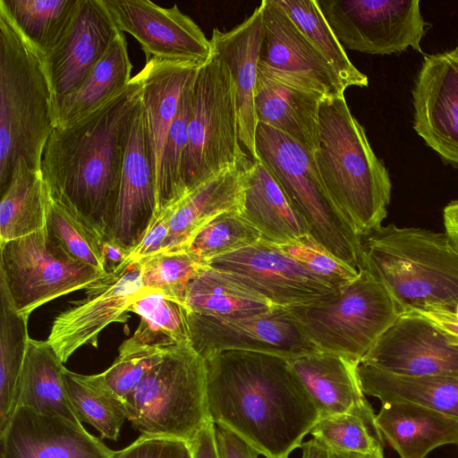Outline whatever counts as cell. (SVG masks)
I'll return each instance as SVG.
<instances>
[{"mask_svg": "<svg viewBox=\"0 0 458 458\" xmlns=\"http://www.w3.org/2000/svg\"><path fill=\"white\" fill-rule=\"evenodd\" d=\"M141 90L138 73L90 111L55 127L43 149L40 171L51 197L102 241L111 237Z\"/></svg>", "mask_w": 458, "mask_h": 458, "instance_id": "1", "label": "cell"}, {"mask_svg": "<svg viewBox=\"0 0 458 458\" xmlns=\"http://www.w3.org/2000/svg\"><path fill=\"white\" fill-rule=\"evenodd\" d=\"M208 415L266 458H289L318 420L288 359L225 351L205 360Z\"/></svg>", "mask_w": 458, "mask_h": 458, "instance_id": "2", "label": "cell"}, {"mask_svg": "<svg viewBox=\"0 0 458 458\" xmlns=\"http://www.w3.org/2000/svg\"><path fill=\"white\" fill-rule=\"evenodd\" d=\"M55 127V107L43 55L0 8V193L19 162L40 170Z\"/></svg>", "mask_w": 458, "mask_h": 458, "instance_id": "3", "label": "cell"}, {"mask_svg": "<svg viewBox=\"0 0 458 458\" xmlns=\"http://www.w3.org/2000/svg\"><path fill=\"white\" fill-rule=\"evenodd\" d=\"M314 159L327 192L361 238L382 226L391 199L389 174L344 96L320 104Z\"/></svg>", "mask_w": 458, "mask_h": 458, "instance_id": "4", "label": "cell"}, {"mask_svg": "<svg viewBox=\"0 0 458 458\" xmlns=\"http://www.w3.org/2000/svg\"><path fill=\"white\" fill-rule=\"evenodd\" d=\"M363 238L364 268L386 286L403 314L454 312L458 250L445 232L390 224Z\"/></svg>", "mask_w": 458, "mask_h": 458, "instance_id": "5", "label": "cell"}, {"mask_svg": "<svg viewBox=\"0 0 458 458\" xmlns=\"http://www.w3.org/2000/svg\"><path fill=\"white\" fill-rule=\"evenodd\" d=\"M255 144L259 159L304 219L310 234L344 263L358 271L363 269L362 238L327 192L314 155L261 123L257 126Z\"/></svg>", "mask_w": 458, "mask_h": 458, "instance_id": "6", "label": "cell"}, {"mask_svg": "<svg viewBox=\"0 0 458 458\" xmlns=\"http://www.w3.org/2000/svg\"><path fill=\"white\" fill-rule=\"evenodd\" d=\"M122 403L141 435L190 444L211 420L205 359L191 344L168 352Z\"/></svg>", "mask_w": 458, "mask_h": 458, "instance_id": "7", "label": "cell"}, {"mask_svg": "<svg viewBox=\"0 0 458 458\" xmlns=\"http://www.w3.org/2000/svg\"><path fill=\"white\" fill-rule=\"evenodd\" d=\"M235 86L224 60L212 50L194 76L188 143L182 176L187 193L248 159L242 148Z\"/></svg>", "mask_w": 458, "mask_h": 458, "instance_id": "8", "label": "cell"}, {"mask_svg": "<svg viewBox=\"0 0 458 458\" xmlns=\"http://www.w3.org/2000/svg\"><path fill=\"white\" fill-rule=\"evenodd\" d=\"M289 310L319 351L360 363L403 315L386 286L366 268L330 300Z\"/></svg>", "mask_w": 458, "mask_h": 458, "instance_id": "9", "label": "cell"}, {"mask_svg": "<svg viewBox=\"0 0 458 458\" xmlns=\"http://www.w3.org/2000/svg\"><path fill=\"white\" fill-rule=\"evenodd\" d=\"M106 275L72 256L47 227L0 245V280L16 310L28 318L47 302L85 290Z\"/></svg>", "mask_w": 458, "mask_h": 458, "instance_id": "10", "label": "cell"}, {"mask_svg": "<svg viewBox=\"0 0 458 458\" xmlns=\"http://www.w3.org/2000/svg\"><path fill=\"white\" fill-rule=\"evenodd\" d=\"M335 35L347 48L369 55L421 52L425 34L419 0H317Z\"/></svg>", "mask_w": 458, "mask_h": 458, "instance_id": "11", "label": "cell"}, {"mask_svg": "<svg viewBox=\"0 0 458 458\" xmlns=\"http://www.w3.org/2000/svg\"><path fill=\"white\" fill-rule=\"evenodd\" d=\"M210 267L263 296L274 306L316 305L330 300L335 290L271 242L259 240L211 259Z\"/></svg>", "mask_w": 458, "mask_h": 458, "instance_id": "12", "label": "cell"}, {"mask_svg": "<svg viewBox=\"0 0 458 458\" xmlns=\"http://www.w3.org/2000/svg\"><path fill=\"white\" fill-rule=\"evenodd\" d=\"M192 348L205 360L225 351H247L296 358L321 352L307 337L289 308L225 320L188 311Z\"/></svg>", "mask_w": 458, "mask_h": 458, "instance_id": "13", "label": "cell"}, {"mask_svg": "<svg viewBox=\"0 0 458 458\" xmlns=\"http://www.w3.org/2000/svg\"><path fill=\"white\" fill-rule=\"evenodd\" d=\"M85 290L87 298L55 318L47 339L64 364L81 346L97 347L98 335L107 326L127 321L131 304L145 290L140 263L131 262Z\"/></svg>", "mask_w": 458, "mask_h": 458, "instance_id": "14", "label": "cell"}, {"mask_svg": "<svg viewBox=\"0 0 458 458\" xmlns=\"http://www.w3.org/2000/svg\"><path fill=\"white\" fill-rule=\"evenodd\" d=\"M123 33L137 39L152 59L204 64L212 54L210 40L188 15L174 4L165 8L148 0H104Z\"/></svg>", "mask_w": 458, "mask_h": 458, "instance_id": "15", "label": "cell"}, {"mask_svg": "<svg viewBox=\"0 0 458 458\" xmlns=\"http://www.w3.org/2000/svg\"><path fill=\"white\" fill-rule=\"evenodd\" d=\"M360 363L403 376L458 377V344L428 318L404 313Z\"/></svg>", "mask_w": 458, "mask_h": 458, "instance_id": "16", "label": "cell"}, {"mask_svg": "<svg viewBox=\"0 0 458 458\" xmlns=\"http://www.w3.org/2000/svg\"><path fill=\"white\" fill-rule=\"evenodd\" d=\"M259 68L293 81L324 98L344 96L335 71L275 2L263 0Z\"/></svg>", "mask_w": 458, "mask_h": 458, "instance_id": "17", "label": "cell"}, {"mask_svg": "<svg viewBox=\"0 0 458 458\" xmlns=\"http://www.w3.org/2000/svg\"><path fill=\"white\" fill-rule=\"evenodd\" d=\"M121 31L104 0H80L57 44L43 56L55 107L76 91Z\"/></svg>", "mask_w": 458, "mask_h": 458, "instance_id": "18", "label": "cell"}, {"mask_svg": "<svg viewBox=\"0 0 458 458\" xmlns=\"http://www.w3.org/2000/svg\"><path fill=\"white\" fill-rule=\"evenodd\" d=\"M413 129L444 160L458 165V52L424 57L412 89Z\"/></svg>", "mask_w": 458, "mask_h": 458, "instance_id": "19", "label": "cell"}, {"mask_svg": "<svg viewBox=\"0 0 458 458\" xmlns=\"http://www.w3.org/2000/svg\"><path fill=\"white\" fill-rule=\"evenodd\" d=\"M157 213L156 169L140 101L124 157L110 241L131 252L143 238Z\"/></svg>", "mask_w": 458, "mask_h": 458, "instance_id": "20", "label": "cell"}, {"mask_svg": "<svg viewBox=\"0 0 458 458\" xmlns=\"http://www.w3.org/2000/svg\"><path fill=\"white\" fill-rule=\"evenodd\" d=\"M1 458H114L81 425L18 407L0 432Z\"/></svg>", "mask_w": 458, "mask_h": 458, "instance_id": "21", "label": "cell"}, {"mask_svg": "<svg viewBox=\"0 0 458 458\" xmlns=\"http://www.w3.org/2000/svg\"><path fill=\"white\" fill-rule=\"evenodd\" d=\"M263 4L242 23L228 31L214 29L211 48L226 64L232 74L236 96L239 137L252 160H259L255 136L258 120L255 87L262 37Z\"/></svg>", "mask_w": 458, "mask_h": 458, "instance_id": "22", "label": "cell"}, {"mask_svg": "<svg viewBox=\"0 0 458 458\" xmlns=\"http://www.w3.org/2000/svg\"><path fill=\"white\" fill-rule=\"evenodd\" d=\"M324 98L299 83L258 69V123L286 134L313 155L318 148L319 108Z\"/></svg>", "mask_w": 458, "mask_h": 458, "instance_id": "23", "label": "cell"}, {"mask_svg": "<svg viewBox=\"0 0 458 458\" xmlns=\"http://www.w3.org/2000/svg\"><path fill=\"white\" fill-rule=\"evenodd\" d=\"M251 163L248 158L222 171L178 201L161 251L188 249L197 233L213 218L241 211Z\"/></svg>", "mask_w": 458, "mask_h": 458, "instance_id": "24", "label": "cell"}, {"mask_svg": "<svg viewBox=\"0 0 458 458\" xmlns=\"http://www.w3.org/2000/svg\"><path fill=\"white\" fill-rule=\"evenodd\" d=\"M288 361L319 419L347 412L368 402L359 377L360 362L327 352L291 358Z\"/></svg>", "mask_w": 458, "mask_h": 458, "instance_id": "25", "label": "cell"}, {"mask_svg": "<svg viewBox=\"0 0 458 458\" xmlns=\"http://www.w3.org/2000/svg\"><path fill=\"white\" fill-rule=\"evenodd\" d=\"M376 422L401 458H425L438 446L458 444V420L408 402L381 403Z\"/></svg>", "mask_w": 458, "mask_h": 458, "instance_id": "26", "label": "cell"}, {"mask_svg": "<svg viewBox=\"0 0 458 458\" xmlns=\"http://www.w3.org/2000/svg\"><path fill=\"white\" fill-rule=\"evenodd\" d=\"M240 214L261 234V239L283 244L310 234L280 184L259 159L249 169Z\"/></svg>", "mask_w": 458, "mask_h": 458, "instance_id": "27", "label": "cell"}, {"mask_svg": "<svg viewBox=\"0 0 458 458\" xmlns=\"http://www.w3.org/2000/svg\"><path fill=\"white\" fill-rule=\"evenodd\" d=\"M65 367L47 341L30 337L20 383L18 407L81 425L69 400Z\"/></svg>", "mask_w": 458, "mask_h": 458, "instance_id": "28", "label": "cell"}, {"mask_svg": "<svg viewBox=\"0 0 458 458\" xmlns=\"http://www.w3.org/2000/svg\"><path fill=\"white\" fill-rule=\"evenodd\" d=\"M358 373L363 393L378 398L381 403H412L458 420L456 377L403 376L362 363Z\"/></svg>", "mask_w": 458, "mask_h": 458, "instance_id": "29", "label": "cell"}, {"mask_svg": "<svg viewBox=\"0 0 458 458\" xmlns=\"http://www.w3.org/2000/svg\"><path fill=\"white\" fill-rule=\"evenodd\" d=\"M185 307L189 312L232 320L265 314L276 306L225 273L206 265L189 284Z\"/></svg>", "mask_w": 458, "mask_h": 458, "instance_id": "30", "label": "cell"}, {"mask_svg": "<svg viewBox=\"0 0 458 458\" xmlns=\"http://www.w3.org/2000/svg\"><path fill=\"white\" fill-rule=\"evenodd\" d=\"M49 198L41 171L19 162L1 194L0 245L45 228Z\"/></svg>", "mask_w": 458, "mask_h": 458, "instance_id": "31", "label": "cell"}, {"mask_svg": "<svg viewBox=\"0 0 458 458\" xmlns=\"http://www.w3.org/2000/svg\"><path fill=\"white\" fill-rule=\"evenodd\" d=\"M131 69L127 41L120 32L81 86L58 103L55 127L79 118L124 88L132 78Z\"/></svg>", "mask_w": 458, "mask_h": 458, "instance_id": "32", "label": "cell"}, {"mask_svg": "<svg viewBox=\"0 0 458 458\" xmlns=\"http://www.w3.org/2000/svg\"><path fill=\"white\" fill-rule=\"evenodd\" d=\"M29 318L19 313L0 280V432L18 406L21 377L27 353Z\"/></svg>", "mask_w": 458, "mask_h": 458, "instance_id": "33", "label": "cell"}, {"mask_svg": "<svg viewBox=\"0 0 458 458\" xmlns=\"http://www.w3.org/2000/svg\"><path fill=\"white\" fill-rule=\"evenodd\" d=\"M130 311L140 317L139 327L131 336L135 342L166 352L191 344L188 310L183 304L145 289Z\"/></svg>", "mask_w": 458, "mask_h": 458, "instance_id": "34", "label": "cell"}, {"mask_svg": "<svg viewBox=\"0 0 458 458\" xmlns=\"http://www.w3.org/2000/svg\"><path fill=\"white\" fill-rule=\"evenodd\" d=\"M64 378L81 422L95 428L102 437L116 441L127 418L122 400L107 386L102 374L82 375L65 368Z\"/></svg>", "mask_w": 458, "mask_h": 458, "instance_id": "35", "label": "cell"}, {"mask_svg": "<svg viewBox=\"0 0 458 458\" xmlns=\"http://www.w3.org/2000/svg\"><path fill=\"white\" fill-rule=\"evenodd\" d=\"M80 0H0L22 36L44 56L69 27Z\"/></svg>", "mask_w": 458, "mask_h": 458, "instance_id": "36", "label": "cell"}, {"mask_svg": "<svg viewBox=\"0 0 458 458\" xmlns=\"http://www.w3.org/2000/svg\"><path fill=\"white\" fill-rule=\"evenodd\" d=\"M310 434L328 450L384 454V438L369 402L347 412L318 419Z\"/></svg>", "mask_w": 458, "mask_h": 458, "instance_id": "37", "label": "cell"}, {"mask_svg": "<svg viewBox=\"0 0 458 458\" xmlns=\"http://www.w3.org/2000/svg\"><path fill=\"white\" fill-rule=\"evenodd\" d=\"M337 73L344 86L367 87L368 77L349 59L317 0H275Z\"/></svg>", "mask_w": 458, "mask_h": 458, "instance_id": "38", "label": "cell"}, {"mask_svg": "<svg viewBox=\"0 0 458 458\" xmlns=\"http://www.w3.org/2000/svg\"><path fill=\"white\" fill-rule=\"evenodd\" d=\"M194 76L189 81L182 92L178 111L165 143L157 183V212L180 201L186 196L182 166L188 143V128L191 111V85Z\"/></svg>", "mask_w": 458, "mask_h": 458, "instance_id": "39", "label": "cell"}, {"mask_svg": "<svg viewBox=\"0 0 458 458\" xmlns=\"http://www.w3.org/2000/svg\"><path fill=\"white\" fill-rule=\"evenodd\" d=\"M144 289L185 306L190 283L204 264L189 249L161 251L140 261Z\"/></svg>", "mask_w": 458, "mask_h": 458, "instance_id": "40", "label": "cell"}, {"mask_svg": "<svg viewBox=\"0 0 458 458\" xmlns=\"http://www.w3.org/2000/svg\"><path fill=\"white\" fill-rule=\"evenodd\" d=\"M259 240L260 233L240 211H230L206 224L188 249L207 265L215 258L248 247Z\"/></svg>", "mask_w": 458, "mask_h": 458, "instance_id": "41", "label": "cell"}, {"mask_svg": "<svg viewBox=\"0 0 458 458\" xmlns=\"http://www.w3.org/2000/svg\"><path fill=\"white\" fill-rule=\"evenodd\" d=\"M46 227L72 256L106 274L101 251L103 241L51 195Z\"/></svg>", "mask_w": 458, "mask_h": 458, "instance_id": "42", "label": "cell"}, {"mask_svg": "<svg viewBox=\"0 0 458 458\" xmlns=\"http://www.w3.org/2000/svg\"><path fill=\"white\" fill-rule=\"evenodd\" d=\"M166 353L157 348L139 344L130 337L120 345L118 356L113 364L101 374L111 391L123 400Z\"/></svg>", "mask_w": 458, "mask_h": 458, "instance_id": "43", "label": "cell"}, {"mask_svg": "<svg viewBox=\"0 0 458 458\" xmlns=\"http://www.w3.org/2000/svg\"><path fill=\"white\" fill-rule=\"evenodd\" d=\"M276 245L283 253L335 290L346 286L359 275L357 269L334 256L310 234Z\"/></svg>", "mask_w": 458, "mask_h": 458, "instance_id": "44", "label": "cell"}, {"mask_svg": "<svg viewBox=\"0 0 458 458\" xmlns=\"http://www.w3.org/2000/svg\"><path fill=\"white\" fill-rule=\"evenodd\" d=\"M114 458H192L190 444L174 438L141 435L116 452Z\"/></svg>", "mask_w": 458, "mask_h": 458, "instance_id": "45", "label": "cell"}, {"mask_svg": "<svg viewBox=\"0 0 458 458\" xmlns=\"http://www.w3.org/2000/svg\"><path fill=\"white\" fill-rule=\"evenodd\" d=\"M176 203L157 213L140 243L131 251L129 258L131 262H140L143 259L162 250L169 233L170 222L174 213Z\"/></svg>", "mask_w": 458, "mask_h": 458, "instance_id": "46", "label": "cell"}, {"mask_svg": "<svg viewBox=\"0 0 458 458\" xmlns=\"http://www.w3.org/2000/svg\"><path fill=\"white\" fill-rule=\"evenodd\" d=\"M216 441L220 458H258L259 454L233 433L216 427Z\"/></svg>", "mask_w": 458, "mask_h": 458, "instance_id": "47", "label": "cell"}, {"mask_svg": "<svg viewBox=\"0 0 458 458\" xmlns=\"http://www.w3.org/2000/svg\"><path fill=\"white\" fill-rule=\"evenodd\" d=\"M192 458H220L216 441V425L209 420L190 443Z\"/></svg>", "mask_w": 458, "mask_h": 458, "instance_id": "48", "label": "cell"}, {"mask_svg": "<svg viewBox=\"0 0 458 458\" xmlns=\"http://www.w3.org/2000/svg\"><path fill=\"white\" fill-rule=\"evenodd\" d=\"M104 270L106 274L118 273L130 263V253L110 240L102 242L101 245Z\"/></svg>", "mask_w": 458, "mask_h": 458, "instance_id": "49", "label": "cell"}, {"mask_svg": "<svg viewBox=\"0 0 458 458\" xmlns=\"http://www.w3.org/2000/svg\"><path fill=\"white\" fill-rule=\"evenodd\" d=\"M416 313L430 320L447 335H449L454 344H458V320L453 312L438 310L419 311Z\"/></svg>", "mask_w": 458, "mask_h": 458, "instance_id": "50", "label": "cell"}, {"mask_svg": "<svg viewBox=\"0 0 458 458\" xmlns=\"http://www.w3.org/2000/svg\"><path fill=\"white\" fill-rule=\"evenodd\" d=\"M445 232L458 250V200L450 202L443 212Z\"/></svg>", "mask_w": 458, "mask_h": 458, "instance_id": "51", "label": "cell"}, {"mask_svg": "<svg viewBox=\"0 0 458 458\" xmlns=\"http://www.w3.org/2000/svg\"><path fill=\"white\" fill-rule=\"evenodd\" d=\"M301 458H329V450L315 438L303 443Z\"/></svg>", "mask_w": 458, "mask_h": 458, "instance_id": "52", "label": "cell"}, {"mask_svg": "<svg viewBox=\"0 0 458 458\" xmlns=\"http://www.w3.org/2000/svg\"><path fill=\"white\" fill-rule=\"evenodd\" d=\"M329 458H384V454L361 455L329 450Z\"/></svg>", "mask_w": 458, "mask_h": 458, "instance_id": "53", "label": "cell"}, {"mask_svg": "<svg viewBox=\"0 0 458 458\" xmlns=\"http://www.w3.org/2000/svg\"><path fill=\"white\" fill-rule=\"evenodd\" d=\"M453 313H454V317L456 318V319L458 320V304L454 310V312H453Z\"/></svg>", "mask_w": 458, "mask_h": 458, "instance_id": "54", "label": "cell"}, {"mask_svg": "<svg viewBox=\"0 0 458 458\" xmlns=\"http://www.w3.org/2000/svg\"><path fill=\"white\" fill-rule=\"evenodd\" d=\"M454 50L458 52V44H457V47L454 48Z\"/></svg>", "mask_w": 458, "mask_h": 458, "instance_id": "55", "label": "cell"}, {"mask_svg": "<svg viewBox=\"0 0 458 458\" xmlns=\"http://www.w3.org/2000/svg\"><path fill=\"white\" fill-rule=\"evenodd\" d=\"M457 446H458V444H457Z\"/></svg>", "mask_w": 458, "mask_h": 458, "instance_id": "56", "label": "cell"}]
</instances>
